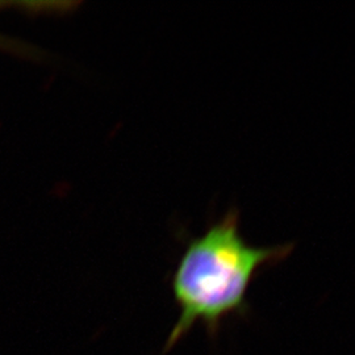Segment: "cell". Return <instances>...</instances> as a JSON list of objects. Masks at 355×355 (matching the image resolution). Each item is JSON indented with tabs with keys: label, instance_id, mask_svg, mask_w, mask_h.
<instances>
[{
	"label": "cell",
	"instance_id": "obj_1",
	"mask_svg": "<svg viewBox=\"0 0 355 355\" xmlns=\"http://www.w3.org/2000/svg\"><path fill=\"white\" fill-rule=\"evenodd\" d=\"M293 249L290 242L257 246L248 241L237 208L229 209L199 236L189 239L171 277L179 318L167 337L165 353L196 325H203L208 336L215 338L227 318L246 316L248 296L258 274L284 262Z\"/></svg>",
	"mask_w": 355,
	"mask_h": 355
},
{
	"label": "cell",
	"instance_id": "obj_2",
	"mask_svg": "<svg viewBox=\"0 0 355 355\" xmlns=\"http://www.w3.org/2000/svg\"><path fill=\"white\" fill-rule=\"evenodd\" d=\"M58 6L60 4H55V3H33V1L26 3V1H3V0H0V13L7 12L10 10L24 12L26 15L61 12L62 11L61 7L53 8V7H58ZM0 51L13 53L19 57H26L29 60L38 55V51H33L29 45H26L24 42H20L17 40L6 37V36H0Z\"/></svg>",
	"mask_w": 355,
	"mask_h": 355
}]
</instances>
